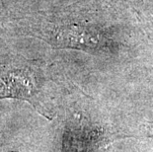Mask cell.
I'll return each mask as SVG.
<instances>
[{"label":"cell","mask_w":153,"mask_h":152,"mask_svg":"<svg viewBox=\"0 0 153 152\" xmlns=\"http://www.w3.org/2000/svg\"><path fill=\"white\" fill-rule=\"evenodd\" d=\"M104 38L96 31L79 26H66L58 30L54 40L57 46L74 48H97L104 46Z\"/></svg>","instance_id":"1"}]
</instances>
